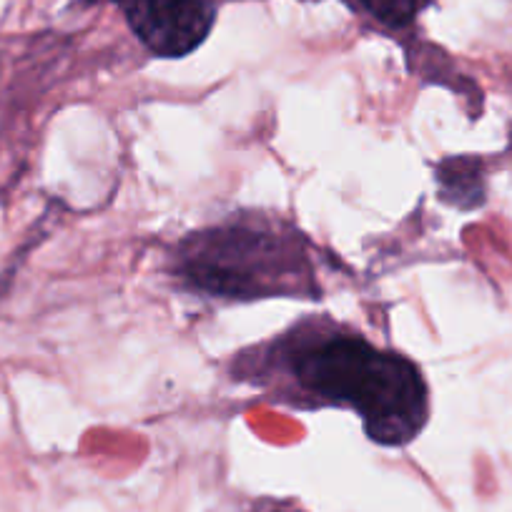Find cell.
Here are the masks:
<instances>
[{
	"label": "cell",
	"mask_w": 512,
	"mask_h": 512,
	"mask_svg": "<svg viewBox=\"0 0 512 512\" xmlns=\"http://www.w3.org/2000/svg\"><path fill=\"white\" fill-rule=\"evenodd\" d=\"M226 372L289 410L354 412L364 435L382 447L410 445L430 420L422 369L327 314L304 317L239 349Z\"/></svg>",
	"instance_id": "1"
},
{
	"label": "cell",
	"mask_w": 512,
	"mask_h": 512,
	"mask_svg": "<svg viewBox=\"0 0 512 512\" xmlns=\"http://www.w3.org/2000/svg\"><path fill=\"white\" fill-rule=\"evenodd\" d=\"M319 264V246L297 224L249 209L176 241L169 277L184 292L221 302L322 299Z\"/></svg>",
	"instance_id": "2"
},
{
	"label": "cell",
	"mask_w": 512,
	"mask_h": 512,
	"mask_svg": "<svg viewBox=\"0 0 512 512\" xmlns=\"http://www.w3.org/2000/svg\"><path fill=\"white\" fill-rule=\"evenodd\" d=\"M134 36L159 58H181L209 38L219 0H113Z\"/></svg>",
	"instance_id": "3"
},
{
	"label": "cell",
	"mask_w": 512,
	"mask_h": 512,
	"mask_svg": "<svg viewBox=\"0 0 512 512\" xmlns=\"http://www.w3.org/2000/svg\"><path fill=\"white\" fill-rule=\"evenodd\" d=\"M440 199L457 209H477L485 201V179L482 164L475 156L442 159L435 169Z\"/></svg>",
	"instance_id": "4"
},
{
	"label": "cell",
	"mask_w": 512,
	"mask_h": 512,
	"mask_svg": "<svg viewBox=\"0 0 512 512\" xmlns=\"http://www.w3.org/2000/svg\"><path fill=\"white\" fill-rule=\"evenodd\" d=\"M359 6L377 26L387 31H405L417 21L427 0H359Z\"/></svg>",
	"instance_id": "5"
},
{
	"label": "cell",
	"mask_w": 512,
	"mask_h": 512,
	"mask_svg": "<svg viewBox=\"0 0 512 512\" xmlns=\"http://www.w3.org/2000/svg\"><path fill=\"white\" fill-rule=\"evenodd\" d=\"M274 512H299V510H274Z\"/></svg>",
	"instance_id": "6"
}]
</instances>
